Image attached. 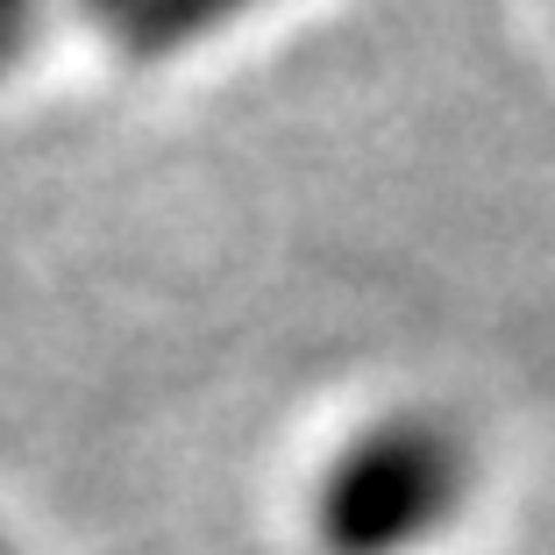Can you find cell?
Masks as SVG:
<instances>
[{
	"label": "cell",
	"instance_id": "obj_5",
	"mask_svg": "<svg viewBox=\"0 0 555 555\" xmlns=\"http://www.w3.org/2000/svg\"><path fill=\"white\" fill-rule=\"evenodd\" d=\"M0 555H8V548H0Z\"/></svg>",
	"mask_w": 555,
	"mask_h": 555
},
{
	"label": "cell",
	"instance_id": "obj_3",
	"mask_svg": "<svg viewBox=\"0 0 555 555\" xmlns=\"http://www.w3.org/2000/svg\"><path fill=\"white\" fill-rule=\"evenodd\" d=\"M36 8H43V0H0V29L8 36H36Z\"/></svg>",
	"mask_w": 555,
	"mask_h": 555
},
{
	"label": "cell",
	"instance_id": "obj_2",
	"mask_svg": "<svg viewBox=\"0 0 555 555\" xmlns=\"http://www.w3.org/2000/svg\"><path fill=\"white\" fill-rule=\"evenodd\" d=\"M263 0H129L121 15H107L115 29V50L150 65V57H171V50H193L207 36L235 29L243 15H257Z\"/></svg>",
	"mask_w": 555,
	"mask_h": 555
},
{
	"label": "cell",
	"instance_id": "obj_4",
	"mask_svg": "<svg viewBox=\"0 0 555 555\" xmlns=\"http://www.w3.org/2000/svg\"><path fill=\"white\" fill-rule=\"evenodd\" d=\"M86 8H93V15L107 22V15H121V8H129V0H86Z\"/></svg>",
	"mask_w": 555,
	"mask_h": 555
},
{
	"label": "cell",
	"instance_id": "obj_1",
	"mask_svg": "<svg viewBox=\"0 0 555 555\" xmlns=\"http://www.w3.org/2000/svg\"><path fill=\"white\" fill-rule=\"evenodd\" d=\"M470 499V441L441 413H385L327 456L313 485L321 555H413Z\"/></svg>",
	"mask_w": 555,
	"mask_h": 555
}]
</instances>
